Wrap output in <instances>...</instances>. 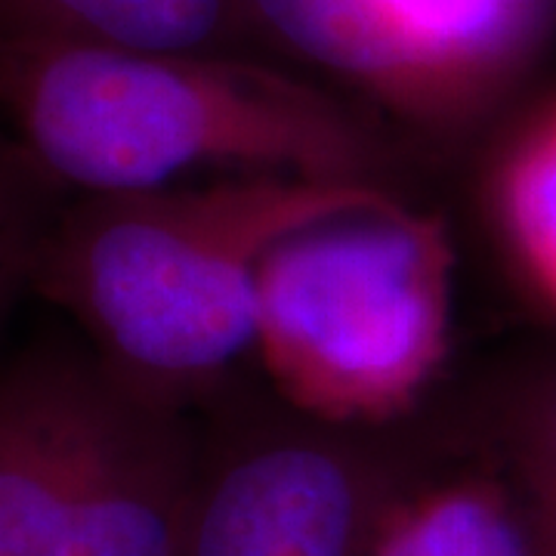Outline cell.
Segmentation results:
<instances>
[{
	"label": "cell",
	"instance_id": "cell-1",
	"mask_svg": "<svg viewBox=\"0 0 556 556\" xmlns=\"http://www.w3.org/2000/svg\"><path fill=\"white\" fill-rule=\"evenodd\" d=\"M0 124L68 195L306 177L405 195L420 146L338 87L244 53L0 35Z\"/></svg>",
	"mask_w": 556,
	"mask_h": 556
},
{
	"label": "cell",
	"instance_id": "cell-2",
	"mask_svg": "<svg viewBox=\"0 0 556 556\" xmlns=\"http://www.w3.org/2000/svg\"><path fill=\"white\" fill-rule=\"evenodd\" d=\"M387 199L306 177H214L72 195L31 291L75 318L100 362L142 396L207 412L254 356L257 273L278 241Z\"/></svg>",
	"mask_w": 556,
	"mask_h": 556
},
{
	"label": "cell",
	"instance_id": "cell-3",
	"mask_svg": "<svg viewBox=\"0 0 556 556\" xmlns=\"http://www.w3.org/2000/svg\"><path fill=\"white\" fill-rule=\"evenodd\" d=\"M452 328V229L408 199L298 229L257 273L254 358L278 402L331 427L412 424L445 375Z\"/></svg>",
	"mask_w": 556,
	"mask_h": 556
},
{
	"label": "cell",
	"instance_id": "cell-4",
	"mask_svg": "<svg viewBox=\"0 0 556 556\" xmlns=\"http://www.w3.org/2000/svg\"><path fill=\"white\" fill-rule=\"evenodd\" d=\"M199 460L201 415L40 340L0 368V556H182Z\"/></svg>",
	"mask_w": 556,
	"mask_h": 556
},
{
	"label": "cell",
	"instance_id": "cell-5",
	"mask_svg": "<svg viewBox=\"0 0 556 556\" xmlns=\"http://www.w3.org/2000/svg\"><path fill=\"white\" fill-rule=\"evenodd\" d=\"M182 556H371L448 433L353 430L236 390L207 408Z\"/></svg>",
	"mask_w": 556,
	"mask_h": 556
},
{
	"label": "cell",
	"instance_id": "cell-6",
	"mask_svg": "<svg viewBox=\"0 0 556 556\" xmlns=\"http://www.w3.org/2000/svg\"><path fill=\"white\" fill-rule=\"evenodd\" d=\"M371 556H538V547L514 479L455 430L390 507Z\"/></svg>",
	"mask_w": 556,
	"mask_h": 556
},
{
	"label": "cell",
	"instance_id": "cell-7",
	"mask_svg": "<svg viewBox=\"0 0 556 556\" xmlns=\"http://www.w3.org/2000/svg\"><path fill=\"white\" fill-rule=\"evenodd\" d=\"M0 35L146 53L276 60L244 0H0Z\"/></svg>",
	"mask_w": 556,
	"mask_h": 556
},
{
	"label": "cell",
	"instance_id": "cell-8",
	"mask_svg": "<svg viewBox=\"0 0 556 556\" xmlns=\"http://www.w3.org/2000/svg\"><path fill=\"white\" fill-rule=\"evenodd\" d=\"M479 201L510 278L556 318V93L519 109L497 130Z\"/></svg>",
	"mask_w": 556,
	"mask_h": 556
},
{
	"label": "cell",
	"instance_id": "cell-9",
	"mask_svg": "<svg viewBox=\"0 0 556 556\" xmlns=\"http://www.w3.org/2000/svg\"><path fill=\"white\" fill-rule=\"evenodd\" d=\"M467 433L514 479L538 556H556V356L510 375Z\"/></svg>",
	"mask_w": 556,
	"mask_h": 556
},
{
	"label": "cell",
	"instance_id": "cell-10",
	"mask_svg": "<svg viewBox=\"0 0 556 556\" xmlns=\"http://www.w3.org/2000/svg\"><path fill=\"white\" fill-rule=\"evenodd\" d=\"M72 199L0 124V325L31 291L40 248Z\"/></svg>",
	"mask_w": 556,
	"mask_h": 556
}]
</instances>
